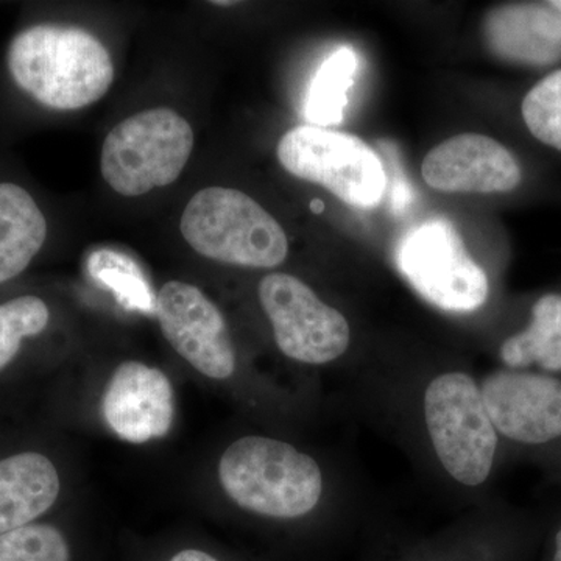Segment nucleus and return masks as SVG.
Here are the masks:
<instances>
[{"label": "nucleus", "mask_w": 561, "mask_h": 561, "mask_svg": "<svg viewBox=\"0 0 561 561\" xmlns=\"http://www.w3.org/2000/svg\"><path fill=\"white\" fill-rule=\"evenodd\" d=\"M50 308L36 295H20L0 302V378L20 360L25 342L49 328Z\"/></svg>", "instance_id": "nucleus-19"}, {"label": "nucleus", "mask_w": 561, "mask_h": 561, "mask_svg": "<svg viewBox=\"0 0 561 561\" xmlns=\"http://www.w3.org/2000/svg\"><path fill=\"white\" fill-rule=\"evenodd\" d=\"M421 172L427 186L448 194H504L523 181L515 154L479 133L443 140L426 154Z\"/></svg>", "instance_id": "nucleus-11"}, {"label": "nucleus", "mask_w": 561, "mask_h": 561, "mask_svg": "<svg viewBox=\"0 0 561 561\" xmlns=\"http://www.w3.org/2000/svg\"><path fill=\"white\" fill-rule=\"evenodd\" d=\"M552 561H561V527L556 537V553H553Z\"/></svg>", "instance_id": "nucleus-23"}, {"label": "nucleus", "mask_w": 561, "mask_h": 561, "mask_svg": "<svg viewBox=\"0 0 561 561\" xmlns=\"http://www.w3.org/2000/svg\"><path fill=\"white\" fill-rule=\"evenodd\" d=\"M70 546L60 527L36 522L0 535V561H70Z\"/></svg>", "instance_id": "nucleus-20"}, {"label": "nucleus", "mask_w": 561, "mask_h": 561, "mask_svg": "<svg viewBox=\"0 0 561 561\" xmlns=\"http://www.w3.org/2000/svg\"><path fill=\"white\" fill-rule=\"evenodd\" d=\"M276 157L291 175L320 184L353 208H373L386 194L382 161L365 140L348 133L300 125L280 138Z\"/></svg>", "instance_id": "nucleus-7"}, {"label": "nucleus", "mask_w": 561, "mask_h": 561, "mask_svg": "<svg viewBox=\"0 0 561 561\" xmlns=\"http://www.w3.org/2000/svg\"><path fill=\"white\" fill-rule=\"evenodd\" d=\"M394 262L412 289L442 311L474 312L489 300V276L451 221L435 217L405 232Z\"/></svg>", "instance_id": "nucleus-6"}, {"label": "nucleus", "mask_w": 561, "mask_h": 561, "mask_svg": "<svg viewBox=\"0 0 561 561\" xmlns=\"http://www.w3.org/2000/svg\"><path fill=\"white\" fill-rule=\"evenodd\" d=\"M9 69L22 91L57 111L101 101L114 80L113 60L102 41L72 25L41 24L14 36Z\"/></svg>", "instance_id": "nucleus-1"}, {"label": "nucleus", "mask_w": 561, "mask_h": 561, "mask_svg": "<svg viewBox=\"0 0 561 561\" xmlns=\"http://www.w3.org/2000/svg\"><path fill=\"white\" fill-rule=\"evenodd\" d=\"M61 486L49 454L35 448L0 454V535L41 522L60 500Z\"/></svg>", "instance_id": "nucleus-14"}, {"label": "nucleus", "mask_w": 561, "mask_h": 561, "mask_svg": "<svg viewBox=\"0 0 561 561\" xmlns=\"http://www.w3.org/2000/svg\"><path fill=\"white\" fill-rule=\"evenodd\" d=\"M47 238L43 210L27 191L0 183V284L18 278Z\"/></svg>", "instance_id": "nucleus-15"}, {"label": "nucleus", "mask_w": 561, "mask_h": 561, "mask_svg": "<svg viewBox=\"0 0 561 561\" xmlns=\"http://www.w3.org/2000/svg\"><path fill=\"white\" fill-rule=\"evenodd\" d=\"M194 149L190 122L171 108L119 122L103 142L101 172L111 190L138 197L180 179Z\"/></svg>", "instance_id": "nucleus-4"}, {"label": "nucleus", "mask_w": 561, "mask_h": 561, "mask_svg": "<svg viewBox=\"0 0 561 561\" xmlns=\"http://www.w3.org/2000/svg\"><path fill=\"white\" fill-rule=\"evenodd\" d=\"M424 419L438 460L457 482L478 486L489 479L497 431L471 376L454 371L435 378L424 393Z\"/></svg>", "instance_id": "nucleus-5"}, {"label": "nucleus", "mask_w": 561, "mask_h": 561, "mask_svg": "<svg viewBox=\"0 0 561 561\" xmlns=\"http://www.w3.org/2000/svg\"><path fill=\"white\" fill-rule=\"evenodd\" d=\"M356 70L357 55L348 46L339 47L323 61L306 101V117L312 125L327 128L341 124Z\"/></svg>", "instance_id": "nucleus-17"}, {"label": "nucleus", "mask_w": 561, "mask_h": 561, "mask_svg": "<svg viewBox=\"0 0 561 561\" xmlns=\"http://www.w3.org/2000/svg\"><path fill=\"white\" fill-rule=\"evenodd\" d=\"M553 5L557 7V9H559L561 11V0H553Z\"/></svg>", "instance_id": "nucleus-25"}, {"label": "nucleus", "mask_w": 561, "mask_h": 561, "mask_svg": "<svg viewBox=\"0 0 561 561\" xmlns=\"http://www.w3.org/2000/svg\"><path fill=\"white\" fill-rule=\"evenodd\" d=\"M221 489L243 511L290 519L308 515L323 493V474L308 454L275 438H239L220 457Z\"/></svg>", "instance_id": "nucleus-2"}, {"label": "nucleus", "mask_w": 561, "mask_h": 561, "mask_svg": "<svg viewBox=\"0 0 561 561\" xmlns=\"http://www.w3.org/2000/svg\"><path fill=\"white\" fill-rule=\"evenodd\" d=\"M171 561H219L209 553L197 551V549H186L173 556Z\"/></svg>", "instance_id": "nucleus-22"}, {"label": "nucleus", "mask_w": 561, "mask_h": 561, "mask_svg": "<svg viewBox=\"0 0 561 561\" xmlns=\"http://www.w3.org/2000/svg\"><path fill=\"white\" fill-rule=\"evenodd\" d=\"M483 402L497 434L524 445L561 437V381L553 376L502 370L483 379Z\"/></svg>", "instance_id": "nucleus-10"}, {"label": "nucleus", "mask_w": 561, "mask_h": 561, "mask_svg": "<svg viewBox=\"0 0 561 561\" xmlns=\"http://www.w3.org/2000/svg\"><path fill=\"white\" fill-rule=\"evenodd\" d=\"M522 113L535 139L561 151V69L553 70L527 92Z\"/></svg>", "instance_id": "nucleus-21"}, {"label": "nucleus", "mask_w": 561, "mask_h": 561, "mask_svg": "<svg viewBox=\"0 0 561 561\" xmlns=\"http://www.w3.org/2000/svg\"><path fill=\"white\" fill-rule=\"evenodd\" d=\"M103 416L122 440L142 445L172 430L175 398L168 376L138 360H127L111 376Z\"/></svg>", "instance_id": "nucleus-12"}, {"label": "nucleus", "mask_w": 561, "mask_h": 561, "mask_svg": "<svg viewBox=\"0 0 561 561\" xmlns=\"http://www.w3.org/2000/svg\"><path fill=\"white\" fill-rule=\"evenodd\" d=\"M181 234L208 260L249 268L278 267L289 253L286 231L250 195L206 187L183 210Z\"/></svg>", "instance_id": "nucleus-3"}, {"label": "nucleus", "mask_w": 561, "mask_h": 561, "mask_svg": "<svg viewBox=\"0 0 561 561\" xmlns=\"http://www.w3.org/2000/svg\"><path fill=\"white\" fill-rule=\"evenodd\" d=\"M483 43L493 57L526 68L561 61V11L552 2L508 3L486 13Z\"/></svg>", "instance_id": "nucleus-13"}, {"label": "nucleus", "mask_w": 561, "mask_h": 561, "mask_svg": "<svg viewBox=\"0 0 561 561\" xmlns=\"http://www.w3.org/2000/svg\"><path fill=\"white\" fill-rule=\"evenodd\" d=\"M501 359L511 370L538 365L561 371V295H542L531 308L529 327L502 343Z\"/></svg>", "instance_id": "nucleus-16"}, {"label": "nucleus", "mask_w": 561, "mask_h": 561, "mask_svg": "<svg viewBox=\"0 0 561 561\" xmlns=\"http://www.w3.org/2000/svg\"><path fill=\"white\" fill-rule=\"evenodd\" d=\"M238 2H213V5H220V7H228V5H236Z\"/></svg>", "instance_id": "nucleus-24"}, {"label": "nucleus", "mask_w": 561, "mask_h": 561, "mask_svg": "<svg viewBox=\"0 0 561 561\" xmlns=\"http://www.w3.org/2000/svg\"><path fill=\"white\" fill-rule=\"evenodd\" d=\"M157 316L172 348L203 376L217 381L236 370L234 345L224 313L198 287L169 280L158 294Z\"/></svg>", "instance_id": "nucleus-9"}, {"label": "nucleus", "mask_w": 561, "mask_h": 561, "mask_svg": "<svg viewBox=\"0 0 561 561\" xmlns=\"http://www.w3.org/2000/svg\"><path fill=\"white\" fill-rule=\"evenodd\" d=\"M260 301L271 320L276 345L289 359L323 365L348 350V321L301 279L271 273L260 283Z\"/></svg>", "instance_id": "nucleus-8"}, {"label": "nucleus", "mask_w": 561, "mask_h": 561, "mask_svg": "<svg viewBox=\"0 0 561 561\" xmlns=\"http://www.w3.org/2000/svg\"><path fill=\"white\" fill-rule=\"evenodd\" d=\"M88 272L99 284L113 291L125 309L157 316L158 295L151 290L139 265L127 254L98 251L88 261Z\"/></svg>", "instance_id": "nucleus-18"}]
</instances>
